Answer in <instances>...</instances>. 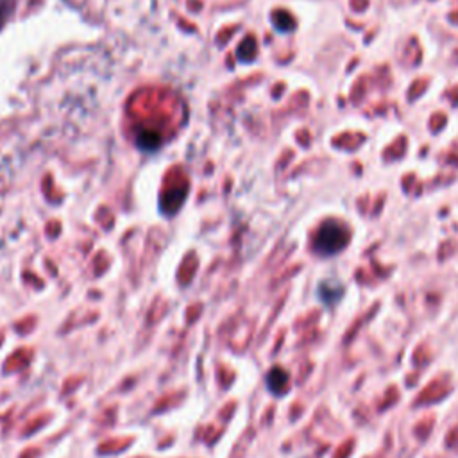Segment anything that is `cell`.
Returning a JSON list of instances; mask_svg holds the SVG:
<instances>
[{"label":"cell","instance_id":"cell-1","mask_svg":"<svg viewBox=\"0 0 458 458\" xmlns=\"http://www.w3.org/2000/svg\"><path fill=\"white\" fill-rule=\"evenodd\" d=\"M347 240H350V233L347 229L344 228L338 222H326L322 228L319 229L317 233L315 242H313V248L319 255L322 256H331L340 253L342 249L347 245Z\"/></svg>","mask_w":458,"mask_h":458},{"label":"cell","instance_id":"cell-2","mask_svg":"<svg viewBox=\"0 0 458 458\" xmlns=\"http://www.w3.org/2000/svg\"><path fill=\"white\" fill-rule=\"evenodd\" d=\"M288 385V372L281 367H274L270 369V372L267 375V387L273 394L280 396L287 390Z\"/></svg>","mask_w":458,"mask_h":458}]
</instances>
